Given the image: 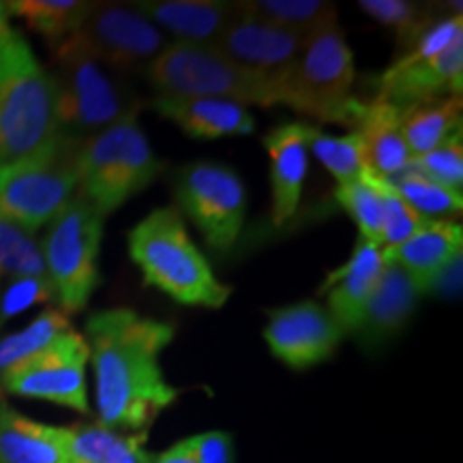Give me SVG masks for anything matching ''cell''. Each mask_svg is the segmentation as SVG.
<instances>
[{
	"label": "cell",
	"instance_id": "obj_36",
	"mask_svg": "<svg viewBox=\"0 0 463 463\" xmlns=\"http://www.w3.org/2000/svg\"><path fill=\"white\" fill-rule=\"evenodd\" d=\"M39 61L20 31L9 24L5 3H0V80L37 67Z\"/></svg>",
	"mask_w": 463,
	"mask_h": 463
},
{
	"label": "cell",
	"instance_id": "obj_8",
	"mask_svg": "<svg viewBox=\"0 0 463 463\" xmlns=\"http://www.w3.org/2000/svg\"><path fill=\"white\" fill-rule=\"evenodd\" d=\"M103 223L106 217L78 191L48 223V232L39 242L45 275L62 314L84 311L99 286Z\"/></svg>",
	"mask_w": 463,
	"mask_h": 463
},
{
	"label": "cell",
	"instance_id": "obj_21",
	"mask_svg": "<svg viewBox=\"0 0 463 463\" xmlns=\"http://www.w3.org/2000/svg\"><path fill=\"white\" fill-rule=\"evenodd\" d=\"M461 256L463 228L453 219L450 222H430L402 245L384 251V258L389 262L402 266L405 273L410 275L420 297L427 283Z\"/></svg>",
	"mask_w": 463,
	"mask_h": 463
},
{
	"label": "cell",
	"instance_id": "obj_31",
	"mask_svg": "<svg viewBox=\"0 0 463 463\" xmlns=\"http://www.w3.org/2000/svg\"><path fill=\"white\" fill-rule=\"evenodd\" d=\"M391 183L416 213L431 222H450V217L459 215L463 208V194L442 187L410 167Z\"/></svg>",
	"mask_w": 463,
	"mask_h": 463
},
{
	"label": "cell",
	"instance_id": "obj_34",
	"mask_svg": "<svg viewBox=\"0 0 463 463\" xmlns=\"http://www.w3.org/2000/svg\"><path fill=\"white\" fill-rule=\"evenodd\" d=\"M372 176L367 181L337 184L335 198H337L347 215L354 219V223L358 225V239L375 242V245L382 247V206Z\"/></svg>",
	"mask_w": 463,
	"mask_h": 463
},
{
	"label": "cell",
	"instance_id": "obj_17",
	"mask_svg": "<svg viewBox=\"0 0 463 463\" xmlns=\"http://www.w3.org/2000/svg\"><path fill=\"white\" fill-rule=\"evenodd\" d=\"M317 127L309 123H286L264 136L270 157V187H273V222L283 225L297 213L309 170V144Z\"/></svg>",
	"mask_w": 463,
	"mask_h": 463
},
{
	"label": "cell",
	"instance_id": "obj_11",
	"mask_svg": "<svg viewBox=\"0 0 463 463\" xmlns=\"http://www.w3.org/2000/svg\"><path fill=\"white\" fill-rule=\"evenodd\" d=\"M56 136V86L48 69L0 80V165L31 157Z\"/></svg>",
	"mask_w": 463,
	"mask_h": 463
},
{
	"label": "cell",
	"instance_id": "obj_38",
	"mask_svg": "<svg viewBox=\"0 0 463 463\" xmlns=\"http://www.w3.org/2000/svg\"><path fill=\"white\" fill-rule=\"evenodd\" d=\"M194 453L198 463H230L232 461V436L225 431H204L191 436Z\"/></svg>",
	"mask_w": 463,
	"mask_h": 463
},
{
	"label": "cell",
	"instance_id": "obj_6",
	"mask_svg": "<svg viewBox=\"0 0 463 463\" xmlns=\"http://www.w3.org/2000/svg\"><path fill=\"white\" fill-rule=\"evenodd\" d=\"M82 146L58 131L31 157L0 165V211L33 234L45 228L80 191Z\"/></svg>",
	"mask_w": 463,
	"mask_h": 463
},
{
	"label": "cell",
	"instance_id": "obj_13",
	"mask_svg": "<svg viewBox=\"0 0 463 463\" xmlns=\"http://www.w3.org/2000/svg\"><path fill=\"white\" fill-rule=\"evenodd\" d=\"M344 337L326 307L316 300L270 311V320L264 328L270 352L292 369H307L328 361Z\"/></svg>",
	"mask_w": 463,
	"mask_h": 463
},
{
	"label": "cell",
	"instance_id": "obj_26",
	"mask_svg": "<svg viewBox=\"0 0 463 463\" xmlns=\"http://www.w3.org/2000/svg\"><path fill=\"white\" fill-rule=\"evenodd\" d=\"M95 7L89 0H11L5 3L9 15L24 20L33 31L43 34L50 45L65 42L82 28Z\"/></svg>",
	"mask_w": 463,
	"mask_h": 463
},
{
	"label": "cell",
	"instance_id": "obj_40",
	"mask_svg": "<svg viewBox=\"0 0 463 463\" xmlns=\"http://www.w3.org/2000/svg\"><path fill=\"white\" fill-rule=\"evenodd\" d=\"M153 463H198V457L194 453L191 438H184L181 442L172 444L170 449L155 457Z\"/></svg>",
	"mask_w": 463,
	"mask_h": 463
},
{
	"label": "cell",
	"instance_id": "obj_9",
	"mask_svg": "<svg viewBox=\"0 0 463 463\" xmlns=\"http://www.w3.org/2000/svg\"><path fill=\"white\" fill-rule=\"evenodd\" d=\"M174 198L213 251L239 241L247 215V189L239 172L215 161H195L174 174Z\"/></svg>",
	"mask_w": 463,
	"mask_h": 463
},
{
	"label": "cell",
	"instance_id": "obj_14",
	"mask_svg": "<svg viewBox=\"0 0 463 463\" xmlns=\"http://www.w3.org/2000/svg\"><path fill=\"white\" fill-rule=\"evenodd\" d=\"M305 39L303 34L258 20L241 9L239 17L213 48L234 65L279 82L286 101V78L303 50Z\"/></svg>",
	"mask_w": 463,
	"mask_h": 463
},
{
	"label": "cell",
	"instance_id": "obj_29",
	"mask_svg": "<svg viewBox=\"0 0 463 463\" xmlns=\"http://www.w3.org/2000/svg\"><path fill=\"white\" fill-rule=\"evenodd\" d=\"M358 7L395 33L397 56L405 54L422 37V33L430 31L439 20L436 11L427 5L410 3V0H361Z\"/></svg>",
	"mask_w": 463,
	"mask_h": 463
},
{
	"label": "cell",
	"instance_id": "obj_3",
	"mask_svg": "<svg viewBox=\"0 0 463 463\" xmlns=\"http://www.w3.org/2000/svg\"><path fill=\"white\" fill-rule=\"evenodd\" d=\"M50 48L58 131L86 142L108 127L140 112L144 103L131 86L114 75V69L92 58L73 37Z\"/></svg>",
	"mask_w": 463,
	"mask_h": 463
},
{
	"label": "cell",
	"instance_id": "obj_24",
	"mask_svg": "<svg viewBox=\"0 0 463 463\" xmlns=\"http://www.w3.org/2000/svg\"><path fill=\"white\" fill-rule=\"evenodd\" d=\"M0 463H71L56 425L33 420L0 402Z\"/></svg>",
	"mask_w": 463,
	"mask_h": 463
},
{
	"label": "cell",
	"instance_id": "obj_22",
	"mask_svg": "<svg viewBox=\"0 0 463 463\" xmlns=\"http://www.w3.org/2000/svg\"><path fill=\"white\" fill-rule=\"evenodd\" d=\"M361 136L372 170L378 176L392 181L410 167L412 155L405 144L399 109L386 101L372 99L361 103L354 129Z\"/></svg>",
	"mask_w": 463,
	"mask_h": 463
},
{
	"label": "cell",
	"instance_id": "obj_35",
	"mask_svg": "<svg viewBox=\"0 0 463 463\" xmlns=\"http://www.w3.org/2000/svg\"><path fill=\"white\" fill-rule=\"evenodd\" d=\"M410 170H416L430 181L450 191L463 187V129L455 131L439 146L410 161Z\"/></svg>",
	"mask_w": 463,
	"mask_h": 463
},
{
	"label": "cell",
	"instance_id": "obj_19",
	"mask_svg": "<svg viewBox=\"0 0 463 463\" xmlns=\"http://www.w3.org/2000/svg\"><path fill=\"white\" fill-rule=\"evenodd\" d=\"M419 298L420 294L410 275L402 266L386 260L378 288H375L373 297L363 314V320L352 337H356L364 350L386 345L410 322Z\"/></svg>",
	"mask_w": 463,
	"mask_h": 463
},
{
	"label": "cell",
	"instance_id": "obj_33",
	"mask_svg": "<svg viewBox=\"0 0 463 463\" xmlns=\"http://www.w3.org/2000/svg\"><path fill=\"white\" fill-rule=\"evenodd\" d=\"M372 183L380 195L382 206V249H395L425 228L431 219H425L405 202L391 181L373 174Z\"/></svg>",
	"mask_w": 463,
	"mask_h": 463
},
{
	"label": "cell",
	"instance_id": "obj_27",
	"mask_svg": "<svg viewBox=\"0 0 463 463\" xmlns=\"http://www.w3.org/2000/svg\"><path fill=\"white\" fill-rule=\"evenodd\" d=\"M245 14L309 37L324 26L337 24V5L326 0H236Z\"/></svg>",
	"mask_w": 463,
	"mask_h": 463
},
{
	"label": "cell",
	"instance_id": "obj_41",
	"mask_svg": "<svg viewBox=\"0 0 463 463\" xmlns=\"http://www.w3.org/2000/svg\"><path fill=\"white\" fill-rule=\"evenodd\" d=\"M0 391H3V389H0Z\"/></svg>",
	"mask_w": 463,
	"mask_h": 463
},
{
	"label": "cell",
	"instance_id": "obj_32",
	"mask_svg": "<svg viewBox=\"0 0 463 463\" xmlns=\"http://www.w3.org/2000/svg\"><path fill=\"white\" fill-rule=\"evenodd\" d=\"M67 331H71L69 316L62 314L61 309H45L26 328L0 339V373L42 352Z\"/></svg>",
	"mask_w": 463,
	"mask_h": 463
},
{
	"label": "cell",
	"instance_id": "obj_7",
	"mask_svg": "<svg viewBox=\"0 0 463 463\" xmlns=\"http://www.w3.org/2000/svg\"><path fill=\"white\" fill-rule=\"evenodd\" d=\"M164 170L150 148L137 116L120 120L89 137L80 159V194L103 217L148 187Z\"/></svg>",
	"mask_w": 463,
	"mask_h": 463
},
{
	"label": "cell",
	"instance_id": "obj_30",
	"mask_svg": "<svg viewBox=\"0 0 463 463\" xmlns=\"http://www.w3.org/2000/svg\"><path fill=\"white\" fill-rule=\"evenodd\" d=\"M0 277H48L37 236L0 211Z\"/></svg>",
	"mask_w": 463,
	"mask_h": 463
},
{
	"label": "cell",
	"instance_id": "obj_2",
	"mask_svg": "<svg viewBox=\"0 0 463 463\" xmlns=\"http://www.w3.org/2000/svg\"><path fill=\"white\" fill-rule=\"evenodd\" d=\"M129 256L146 286L181 305L219 309L232 297V288L213 273L174 206L155 208L129 232Z\"/></svg>",
	"mask_w": 463,
	"mask_h": 463
},
{
	"label": "cell",
	"instance_id": "obj_1",
	"mask_svg": "<svg viewBox=\"0 0 463 463\" xmlns=\"http://www.w3.org/2000/svg\"><path fill=\"white\" fill-rule=\"evenodd\" d=\"M176 328L127 307L103 309L86 320L84 339L95 369L97 412L103 427L142 433L176 402L159 356Z\"/></svg>",
	"mask_w": 463,
	"mask_h": 463
},
{
	"label": "cell",
	"instance_id": "obj_28",
	"mask_svg": "<svg viewBox=\"0 0 463 463\" xmlns=\"http://www.w3.org/2000/svg\"><path fill=\"white\" fill-rule=\"evenodd\" d=\"M309 153L333 174L337 184L367 181L372 174H375L369 165L363 140L356 131L345 133V136H328L317 129L309 144Z\"/></svg>",
	"mask_w": 463,
	"mask_h": 463
},
{
	"label": "cell",
	"instance_id": "obj_5",
	"mask_svg": "<svg viewBox=\"0 0 463 463\" xmlns=\"http://www.w3.org/2000/svg\"><path fill=\"white\" fill-rule=\"evenodd\" d=\"M356 80L354 54L339 24L324 26L305 39L286 78L283 106L322 123L354 129L361 103L352 97Z\"/></svg>",
	"mask_w": 463,
	"mask_h": 463
},
{
	"label": "cell",
	"instance_id": "obj_25",
	"mask_svg": "<svg viewBox=\"0 0 463 463\" xmlns=\"http://www.w3.org/2000/svg\"><path fill=\"white\" fill-rule=\"evenodd\" d=\"M399 118H402V131L410 155L412 159L420 157L461 129L463 99L461 95H450L416 103V106L399 109Z\"/></svg>",
	"mask_w": 463,
	"mask_h": 463
},
{
	"label": "cell",
	"instance_id": "obj_23",
	"mask_svg": "<svg viewBox=\"0 0 463 463\" xmlns=\"http://www.w3.org/2000/svg\"><path fill=\"white\" fill-rule=\"evenodd\" d=\"M62 447L71 463H153L146 450L148 431L123 433L103 427L101 422L58 427Z\"/></svg>",
	"mask_w": 463,
	"mask_h": 463
},
{
	"label": "cell",
	"instance_id": "obj_16",
	"mask_svg": "<svg viewBox=\"0 0 463 463\" xmlns=\"http://www.w3.org/2000/svg\"><path fill=\"white\" fill-rule=\"evenodd\" d=\"M386 266L384 251L375 242L358 239L350 260L324 281L326 311L344 335H354L363 320L364 309L372 300L375 288Z\"/></svg>",
	"mask_w": 463,
	"mask_h": 463
},
{
	"label": "cell",
	"instance_id": "obj_37",
	"mask_svg": "<svg viewBox=\"0 0 463 463\" xmlns=\"http://www.w3.org/2000/svg\"><path fill=\"white\" fill-rule=\"evenodd\" d=\"M54 298L48 277H22V279H11V286L5 289L0 298V322L15 317L28 307L48 303Z\"/></svg>",
	"mask_w": 463,
	"mask_h": 463
},
{
	"label": "cell",
	"instance_id": "obj_15",
	"mask_svg": "<svg viewBox=\"0 0 463 463\" xmlns=\"http://www.w3.org/2000/svg\"><path fill=\"white\" fill-rule=\"evenodd\" d=\"M463 89V39L449 45L442 54L414 62L392 65L378 78L373 99L386 101L397 109L416 103L461 95Z\"/></svg>",
	"mask_w": 463,
	"mask_h": 463
},
{
	"label": "cell",
	"instance_id": "obj_39",
	"mask_svg": "<svg viewBox=\"0 0 463 463\" xmlns=\"http://www.w3.org/2000/svg\"><path fill=\"white\" fill-rule=\"evenodd\" d=\"M459 289H461V258H457L455 262H450L447 269L439 270V273L427 283V288L422 289V294H439V297L453 298L459 294Z\"/></svg>",
	"mask_w": 463,
	"mask_h": 463
},
{
	"label": "cell",
	"instance_id": "obj_4",
	"mask_svg": "<svg viewBox=\"0 0 463 463\" xmlns=\"http://www.w3.org/2000/svg\"><path fill=\"white\" fill-rule=\"evenodd\" d=\"M157 97H211L241 106H283V86L208 45L172 42L144 71Z\"/></svg>",
	"mask_w": 463,
	"mask_h": 463
},
{
	"label": "cell",
	"instance_id": "obj_10",
	"mask_svg": "<svg viewBox=\"0 0 463 463\" xmlns=\"http://www.w3.org/2000/svg\"><path fill=\"white\" fill-rule=\"evenodd\" d=\"M89 363L90 352L84 335L71 328L42 352L0 373V389L11 395L43 399L80 414H89Z\"/></svg>",
	"mask_w": 463,
	"mask_h": 463
},
{
	"label": "cell",
	"instance_id": "obj_20",
	"mask_svg": "<svg viewBox=\"0 0 463 463\" xmlns=\"http://www.w3.org/2000/svg\"><path fill=\"white\" fill-rule=\"evenodd\" d=\"M153 108L187 136L200 140L249 136L256 129V118L249 108L234 101L211 97H155Z\"/></svg>",
	"mask_w": 463,
	"mask_h": 463
},
{
	"label": "cell",
	"instance_id": "obj_18",
	"mask_svg": "<svg viewBox=\"0 0 463 463\" xmlns=\"http://www.w3.org/2000/svg\"><path fill=\"white\" fill-rule=\"evenodd\" d=\"M159 28L172 34V42L208 45L213 48L219 37L241 14L239 3L228 0H142L133 3Z\"/></svg>",
	"mask_w": 463,
	"mask_h": 463
},
{
	"label": "cell",
	"instance_id": "obj_12",
	"mask_svg": "<svg viewBox=\"0 0 463 463\" xmlns=\"http://www.w3.org/2000/svg\"><path fill=\"white\" fill-rule=\"evenodd\" d=\"M71 37L116 73H144L172 43L133 3H95L82 28Z\"/></svg>",
	"mask_w": 463,
	"mask_h": 463
}]
</instances>
